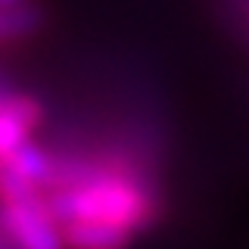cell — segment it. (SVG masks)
Listing matches in <instances>:
<instances>
[{
	"instance_id": "cell-3",
	"label": "cell",
	"mask_w": 249,
	"mask_h": 249,
	"mask_svg": "<svg viewBox=\"0 0 249 249\" xmlns=\"http://www.w3.org/2000/svg\"><path fill=\"white\" fill-rule=\"evenodd\" d=\"M37 122V106L25 97H0V162L19 143L31 140Z\"/></svg>"
},
{
	"instance_id": "cell-1",
	"label": "cell",
	"mask_w": 249,
	"mask_h": 249,
	"mask_svg": "<svg viewBox=\"0 0 249 249\" xmlns=\"http://www.w3.org/2000/svg\"><path fill=\"white\" fill-rule=\"evenodd\" d=\"M47 202L59 224H106L134 237L156 215V196L143 175L115 159H56Z\"/></svg>"
},
{
	"instance_id": "cell-6",
	"label": "cell",
	"mask_w": 249,
	"mask_h": 249,
	"mask_svg": "<svg viewBox=\"0 0 249 249\" xmlns=\"http://www.w3.org/2000/svg\"><path fill=\"white\" fill-rule=\"evenodd\" d=\"M31 0H0V6H25Z\"/></svg>"
},
{
	"instance_id": "cell-5",
	"label": "cell",
	"mask_w": 249,
	"mask_h": 249,
	"mask_svg": "<svg viewBox=\"0 0 249 249\" xmlns=\"http://www.w3.org/2000/svg\"><path fill=\"white\" fill-rule=\"evenodd\" d=\"M0 249H16V246H13V240L6 237V231H3V228H0Z\"/></svg>"
},
{
	"instance_id": "cell-4",
	"label": "cell",
	"mask_w": 249,
	"mask_h": 249,
	"mask_svg": "<svg viewBox=\"0 0 249 249\" xmlns=\"http://www.w3.org/2000/svg\"><path fill=\"white\" fill-rule=\"evenodd\" d=\"M44 13L35 3L25 6H0V44H16L25 41L35 31H41Z\"/></svg>"
},
{
	"instance_id": "cell-2",
	"label": "cell",
	"mask_w": 249,
	"mask_h": 249,
	"mask_svg": "<svg viewBox=\"0 0 249 249\" xmlns=\"http://www.w3.org/2000/svg\"><path fill=\"white\" fill-rule=\"evenodd\" d=\"M0 228L16 249H69L47 193L0 171Z\"/></svg>"
}]
</instances>
